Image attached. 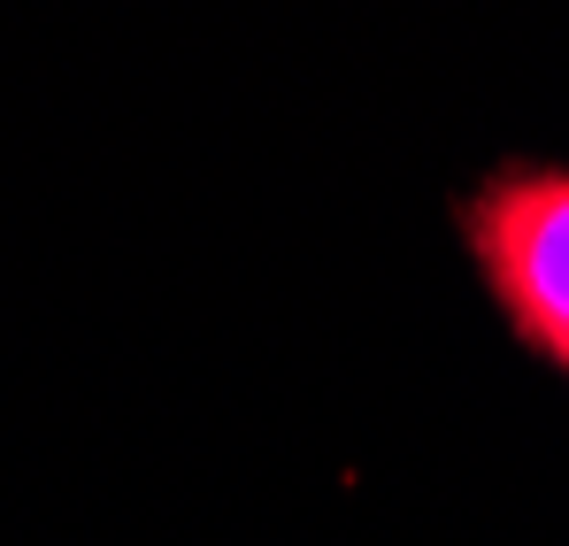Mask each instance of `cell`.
<instances>
[{"instance_id": "1", "label": "cell", "mask_w": 569, "mask_h": 546, "mask_svg": "<svg viewBox=\"0 0 569 546\" xmlns=\"http://www.w3.org/2000/svg\"><path fill=\"white\" fill-rule=\"evenodd\" d=\"M462 239L523 347L569 377V170L523 162L462 200Z\"/></svg>"}]
</instances>
